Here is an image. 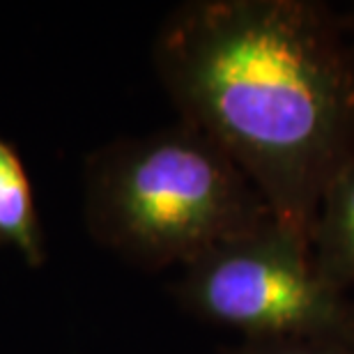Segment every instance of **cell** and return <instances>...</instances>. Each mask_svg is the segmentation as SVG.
I'll return each instance as SVG.
<instances>
[{"mask_svg": "<svg viewBox=\"0 0 354 354\" xmlns=\"http://www.w3.org/2000/svg\"><path fill=\"white\" fill-rule=\"evenodd\" d=\"M272 216L216 140L177 120L99 145L83 164L88 235L133 267H187Z\"/></svg>", "mask_w": 354, "mask_h": 354, "instance_id": "7a4b0ae2", "label": "cell"}, {"mask_svg": "<svg viewBox=\"0 0 354 354\" xmlns=\"http://www.w3.org/2000/svg\"><path fill=\"white\" fill-rule=\"evenodd\" d=\"M345 21H348V28L352 30V35H354V10L352 12H348L345 14Z\"/></svg>", "mask_w": 354, "mask_h": 354, "instance_id": "52a82bcc", "label": "cell"}, {"mask_svg": "<svg viewBox=\"0 0 354 354\" xmlns=\"http://www.w3.org/2000/svg\"><path fill=\"white\" fill-rule=\"evenodd\" d=\"M152 65L180 120L310 239L324 189L354 161L345 14L315 0H189L159 26Z\"/></svg>", "mask_w": 354, "mask_h": 354, "instance_id": "6da1fadb", "label": "cell"}, {"mask_svg": "<svg viewBox=\"0 0 354 354\" xmlns=\"http://www.w3.org/2000/svg\"><path fill=\"white\" fill-rule=\"evenodd\" d=\"M173 297L242 338L354 336V299L322 276L306 232L274 214L182 267Z\"/></svg>", "mask_w": 354, "mask_h": 354, "instance_id": "3957f363", "label": "cell"}, {"mask_svg": "<svg viewBox=\"0 0 354 354\" xmlns=\"http://www.w3.org/2000/svg\"><path fill=\"white\" fill-rule=\"evenodd\" d=\"M0 246L17 251L32 269L46 263L44 225L30 175L19 150L5 136H0Z\"/></svg>", "mask_w": 354, "mask_h": 354, "instance_id": "5b68a950", "label": "cell"}, {"mask_svg": "<svg viewBox=\"0 0 354 354\" xmlns=\"http://www.w3.org/2000/svg\"><path fill=\"white\" fill-rule=\"evenodd\" d=\"M310 251L331 286L354 288V161L324 189L310 225Z\"/></svg>", "mask_w": 354, "mask_h": 354, "instance_id": "277c9868", "label": "cell"}, {"mask_svg": "<svg viewBox=\"0 0 354 354\" xmlns=\"http://www.w3.org/2000/svg\"><path fill=\"white\" fill-rule=\"evenodd\" d=\"M223 354H354V336L242 338Z\"/></svg>", "mask_w": 354, "mask_h": 354, "instance_id": "8992f818", "label": "cell"}]
</instances>
